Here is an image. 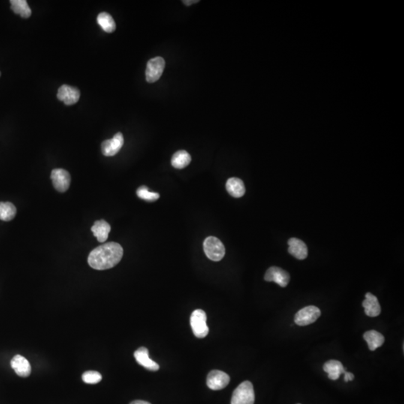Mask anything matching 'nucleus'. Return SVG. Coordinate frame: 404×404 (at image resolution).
<instances>
[{
  "label": "nucleus",
  "mask_w": 404,
  "mask_h": 404,
  "mask_svg": "<svg viewBox=\"0 0 404 404\" xmlns=\"http://www.w3.org/2000/svg\"><path fill=\"white\" fill-rule=\"evenodd\" d=\"M82 379L83 382L88 384H96L101 381L102 375L97 371H86L82 374Z\"/></svg>",
  "instance_id": "393cba45"
},
{
  "label": "nucleus",
  "mask_w": 404,
  "mask_h": 404,
  "mask_svg": "<svg viewBox=\"0 0 404 404\" xmlns=\"http://www.w3.org/2000/svg\"><path fill=\"white\" fill-rule=\"evenodd\" d=\"M203 251L208 258L219 261L224 257L225 248L222 242L215 236H208L203 242Z\"/></svg>",
  "instance_id": "7ed1b4c3"
},
{
  "label": "nucleus",
  "mask_w": 404,
  "mask_h": 404,
  "mask_svg": "<svg viewBox=\"0 0 404 404\" xmlns=\"http://www.w3.org/2000/svg\"><path fill=\"white\" fill-rule=\"evenodd\" d=\"M323 371L327 373L328 377L330 380H336L339 378L341 374L345 372L346 370L339 361L329 360L323 365Z\"/></svg>",
  "instance_id": "a211bd4d"
},
{
  "label": "nucleus",
  "mask_w": 404,
  "mask_h": 404,
  "mask_svg": "<svg viewBox=\"0 0 404 404\" xmlns=\"http://www.w3.org/2000/svg\"><path fill=\"white\" fill-rule=\"evenodd\" d=\"M91 231L97 237L98 242H104L107 239L109 232L111 231V226L105 220H98L93 224Z\"/></svg>",
  "instance_id": "dca6fc26"
},
{
  "label": "nucleus",
  "mask_w": 404,
  "mask_h": 404,
  "mask_svg": "<svg viewBox=\"0 0 404 404\" xmlns=\"http://www.w3.org/2000/svg\"><path fill=\"white\" fill-rule=\"evenodd\" d=\"M0 76H1V73H0Z\"/></svg>",
  "instance_id": "c85d7f7f"
},
{
  "label": "nucleus",
  "mask_w": 404,
  "mask_h": 404,
  "mask_svg": "<svg viewBox=\"0 0 404 404\" xmlns=\"http://www.w3.org/2000/svg\"><path fill=\"white\" fill-rule=\"evenodd\" d=\"M266 281H273L281 287H285L290 282V277L288 272L277 266L269 268L264 275Z\"/></svg>",
  "instance_id": "1a4fd4ad"
},
{
  "label": "nucleus",
  "mask_w": 404,
  "mask_h": 404,
  "mask_svg": "<svg viewBox=\"0 0 404 404\" xmlns=\"http://www.w3.org/2000/svg\"><path fill=\"white\" fill-rule=\"evenodd\" d=\"M10 365L19 377H27L31 374V368L28 361L20 355L13 356L10 361Z\"/></svg>",
  "instance_id": "f8f14e48"
},
{
  "label": "nucleus",
  "mask_w": 404,
  "mask_h": 404,
  "mask_svg": "<svg viewBox=\"0 0 404 404\" xmlns=\"http://www.w3.org/2000/svg\"><path fill=\"white\" fill-rule=\"evenodd\" d=\"M97 23L100 25L103 31L107 33H112L116 28L115 21L109 13L102 12L99 13L97 18Z\"/></svg>",
  "instance_id": "412c9836"
},
{
  "label": "nucleus",
  "mask_w": 404,
  "mask_h": 404,
  "mask_svg": "<svg viewBox=\"0 0 404 404\" xmlns=\"http://www.w3.org/2000/svg\"><path fill=\"white\" fill-rule=\"evenodd\" d=\"M165 65L166 62L162 57L157 56L150 59L147 63L145 71L147 82L150 83L157 82L163 74Z\"/></svg>",
  "instance_id": "423d86ee"
},
{
  "label": "nucleus",
  "mask_w": 404,
  "mask_h": 404,
  "mask_svg": "<svg viewBox=\"0 0 404 404\" xmlns=\"http://www.w3.org/2000/svg\"><path fill=\"white\" fill-rule=\"evenodd\" d=\"M364 339L368 343L369 350L374 351L381 347L385 342V338L381 333L375 330H370L364 334Z\"/></svg>",
  "instance_id": "6ab92c4d"
},
{
  "label": "nucleus",
  "mask_w": 404,
  "mask_h": 404,
  "mask_svg": "<svg viewBox=\"0 0 404 404\" xmlns=\"http://www.w3.org/2000/svg\"><path fill=\"white\" fill-rule=\"evenodd\" d=\"M134 357L136 362L146 369L156 371H158L160 368V366L157 362H154L150 359L149 352L145 347H142L138 349L134 353Z\"/></svg>",
  "instance_id": "ddd939ff"
},
{
  "label": "nucleus",
  "mask_w": 404,
  "mask_h": 404,
  "mask_svg": "<svg viewBox=\"0 0 404 404\" xmlns=\"http://www.w3.org/2000/svg\"><path fill=\"white\" fill-rule=\"evenodd\" d=\"M321 312L317 307L309 305L299 310L294 317L296 324L300 326H308L314 323L320 317Z\"/></svg>",
  "instance_id": "39448f33"
},
{
  "label": "nucleus",
  "mask_w": 404,
  "mask_h": 404,
  "mask_svg": "<svg viewBox=\"0 0 404 404\" xmlns=\"http://www.w3.org/2000/svg\"><path fill=\"white\" fill-rule=\"evenodd\" d=\"M10 8L22 17L28 18L31 14V8L25 0H10Z\"/></svg>",
  "instance_id": "4be33fe9"
},
{
  "label": "nucleus",
  "mask_w": 404,
  "mask_h": 404,
  "mask_svg": "<svg viewBox=\"0 0 404 404\" xmlns=\"http://www.w3.org/2000/svg\"><path fill=\"white\" fill-rule=\"evenodd\" d=\"M230 377L223 371L214 370L206 377V385L212 390H221L228 385Z\"/></svg>",
  "instance_id": "0eeeda50"
},
{
  "label": "nucleus",
  "mask_w": 404,
  "mask_h": 404,
  "mask_svg": "<svg viewBox=\"0 0 404 404\" xmlns=\"http://www.w3.org/2000/svg\"><path fill=\"white\" fill-rule=\"evenodd\" d=\"M123 145H124V137L122 133H116L112 139L105 140L102 143V153L106 157H112L119 152Z\"/></svg>",
  "instance_id": "9d476101"
},
{
  "label": "nucleus",
  "mask_w": 404,
  "mask_h": 404,
  "mask_svg": "<svg viewBox=\"0 0 404 404\" xmlns=\"http://www.w3.org/2000/svg\"><path fill=\"white\" fill-rule=\"evenodd\" d=\"M124 251L120 244L107 242L93 249L88 257V264L97 270H105L116 266L123 257Z\"/></svg>",
  "instance_id": "f257e3e1"
},
{
  "label": "nucleus",
  "mask_w": 404,
  "mask_h": 404,
  "mask_svg": "<svg viewBox=\"0 0 404 404\" xmlns=\"http://www.w3.org/2000/svg\"><path fill=\"white\" fill-rule=\"evenodd\" d=\"M199 0H185V1H183V2H184V4H186V5H190V4L199 2Z\"/></svg>",
  "instance_id": "bb28decb"
},
{
  "label": "nucleus",
  "mask_w": 404,
  "mask_h": 404,
  "mask_svg": "<svg viewBox=\"0 0 404 404\" xmlns=\"http://www.w3.org/2000/svg\"><path fill=\"white\" fill-rule=\"evenodd\" d=\"M136 194H137L138 197L147 201V202H154L160 198L159 193L150 192L149 189L145 186H142L138 188Z\"/></svg>",
  "instance_id": "b1692460"
},
{
  "label": "nucleus",
  "mask_w": 404,
  "mask_h": 404,
  "mask_svg": "<svg viewBox=\"0 0 404 404\" xmlns=\"http://www.w3.org/2000/svg\"><path fill=\"white\" fill-rule=\"evenodd\" d=\"M254 399L253 385L249 381L242 382L233 392L230 404H254Z\"/></svg>",
  "instance_id": "f03ea898"
},
{
  "label": "nucleus",
  "mask_w": 404,
  "mask_h": 404,
  "mask_svg": "<svg viewBox=\"0 0 404 404\" xmlns=\"http://www.w3.org/2000/svg\"><path fill=\"white\" fill-rule=\"evenodd\" d=\"M57 97L58 100L64 102V104L70 106L77 103L80 97V91L75 87L63 85L58 88Z\"/></svg>",
  "instance_id": "9b49d317"
},
{
  "label": "nucleus",
  "mask_w": 404,
  "mask_h": 404,
  "mask_svg": "<svg viewBox=\"0 0 404 404\" xmlns=\"http://www.w3.org/2000/svg\"><path fill=\"white\" fill-rule=\"evenodd\" d=\"M16 209L10 202H0V219L8 221L14 218Z\"/></svg>",
  "instance_id": "5701e85b"
},
{
  "label": "nucleus",
  "mask_w": 404,
  "mask_h": 404,
  "mask_svg": "<svg viewBox=\"0 0 404 404\" xmlns=\"http://www.w3.org/2000/svg\"><path fill=\"white\" fill-rule=\"evenodd\" d=\"M226 190L227 193L234 198H240L245 193V186L242 180L237 178H230L226 183Z\"/></svg>",
  "instance_id": "f3484780"
},
{
  "label": "nucleus",
  "mask_w": 404,
  "mask_h": 404,
  "mask_svg": "<svg viewBox=\"0 0 404 404\" xmlns=\"http://www.w3.org/2000/svg\"><path fill=\"white\" fill-rule=\"evenodd\" d=\"M130 404H151L150 403L147 402V401H134L133 402L130 403Z\"/></svg>",
  "instance_id": "cd10ccee"
},
{
  "label": "nucleus",
  "mask_w": 404,
  "mask_h": 404,
  "mask_svg": "<svg viewBox=\"0 0 404 404\" xmlns=\"http://www.w3.org/2000/svg\"><path fill=\"white\" fill-rule=\"evenodd\" d=\"M344 381H345L346 383H347V382L349 381H352V380H353V379H354V375H353V374H352V373L347 372V371H345V372H344Z\"/></svg>",
  "instance_id": "a878e982"
},
{
  "label": "nucleus",
  "mask_w": 404,
  "mask_h": 404,
  "mask_svg": "<svg viewBox=\"0 0 404 404\" xmlns=\"http://www.w3.org/2000/svg\"><path fill=\"white\" fill-rule=\"evenodd\" d=\"M191 156L190 155L187 151L181 150V151H177L172 157V166L175 169H182L187 167L190 163H191Z\"/></svg>",
  "instance_id": "aec40b11"
},
{
  "label": "nucleus",
  "mask_w": 404,
  "mask_h": 404,
  "mask_svg": "<svg viewBox=\"0 0 404 404\" xmlns=\"http://www.w3.org/2000/svg\"><path fill=\"white\" fill-rule=\"evenodd\" d=\"M362 306L365 308V312L368 317H375L381 313V307L378 299L371 293H367L365 299L362 302Z\"/></svg>",
  "instance_id": "2eb2a0df"
},
{
  "label": "nucleus",
  "mask_w": 404,
  "mask_h": 404,
  "mask_svg": "<svg viewBox=\"0 0 404 404\" xmlns=\"http://www.w3.org/2000/svg\"><path fill=\"white\" fill-rule=\"evenodd\" d=\"M288 251L299 260H304L308 256V248L303 241L297 238H291L288 241Z\"/></svg>",
  "instance_id": "4468645a"
},
{
  "label": "nucleus",
  "mask_w": 404,
  "mask_h": 404,
  "mask_svg": "<svg viewBox=\"0 0 404 404\" xmlns=\"http://www.w3.org/2000/svg\"><path fill=\"white\" fill-rule=\"evenodd\" d=\"M190 325L195 336L203 338L208 335L209 328L206 325V313L202 309L195 310L190 317Z\"/></svg>",
  "instance_id": "20e7f679"
},
{
  "label": "nucleus",
  "mask_w": 404,
  "mask_h": 404,
  "mask_svg": "<svg viewBox=\"0 0 404 404\" xmlns=\"http://www.w3.org/2000/svg\"><path fill=\"white\" fill-rule=\"evenodd\" d=\"M51 179L55 190L60 193H64L70 187V175L64 169H53L51 173Z\"/></svg>",
  "instance_id": "6e6552de"
}]
</instances>
